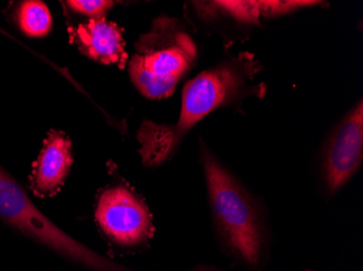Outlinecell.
I'll return each mask as SVG.
<instances>
[{
  "label": "cell",
  "instance_id": "9",
  "mask_svg": "<svg viewBox=\"0 0 363 271\" xmlns=\"http://www.w3.org/2000/svg\"><path fill=\"white\" fill-rule=\"evenodd\" d=\"M14 19L20 30L28 38H45L52 30V14L46 4L40 0L21 1L14 12Z\"/></svg>",
  "mask_w": 363,
  "mask_h": 271
},
{
  "label": "cell",
  "instance_id": "10",
  "mask_svg": "<svg viewBox=\"0 0 363 271\" xmlns=\"http://www.w3.org/2000/svg\"><path fill=\"white\" fill-rule=\"evenodd\" d=\"M67 6L77 13L87 16L91 19H105L106 14L114 6L109 0H70Z\"/></svg>",
  "mask_w": 363,
  "mask_h": 271
},
{
  "label": "cell",
  "instance_id": "2",
  "mask_svg": "<svg viewBox=\"0 0 363 271\" xmlns=\"http://www.w3.org/2000/svg\"><path fill=\"white\" fill-rule=\"evenodd\" d=\"M260 69L252 54H240L186 83L182 96L181 113L174 124L145 121L140 126L138 140L143 164L156 167L167 162L185 134L208 114L245 96L261 93V85L252 87L248 83Z\"/></svg>",
  "mask_w": 363,
  "mask_h": 271
},
{
  "label": "cell",
  "instance_id": "4",
  "mask_svg": "<svg viewBox=\"0 0 363 271\" xmlns=\"http://www.w3.org/2000/svg\"><path fill=\"white\" fill-rule=\"evenodd\" d=\"M0 218L12 227L61 255L96 271H132L86 246L59 229L33 203L21 185L0 167Z\"/></svg>",
  "mask_w": 363,
  "mask_h": 271
},
{
  "label": "cell",
  "instance_id": "1",
  "mask_svg": "<svg viewBox=\"0 0 363 271\" xmlns=\"http://www.w3.org/2000/svg\"><path fill=\"white\" fill-rule=\"evenodd\" d=\"M201 158L220 250L245 271H267L271 236L262 205L207 146Z\"/></svg>",
  "mask_w": 363,
  "mask_h": 271
},
{
  "label": "cell",
  "instance_id": "7",
  "mask_svg": "<svg viewBox=\"0 0 363 271\" xmlns=\"http://www.w3.org/2000/svg\"><path fill=\"white\" fill-rule=\"evenodd\" d=\"M71 44L96 62L124 67L128 54L121 28L105 19H89L77 28H69Z\"/></svg>",
  "mask_w": 363,
  "mask_h": 271
},
{
  "label": "cell",
  "instance_id": "3",
  "mask_svg": "<svg viewBox=\"0 0 363 271\" xmlns=\"http://www.w3.org/2000/svg\"><path fill=\"white\" fill-rule=\"evenodd\" d=\"M135 47L130 62V79L150 99L172 95L197 58L193 38L177 20L169 18L155 20L150 32L140 36Z\"/></svg>",
  "mask_w": 363,
  "mask_h": 271
},
{
  "label": "cell",
  "instance_id": "6",
  "mask_svg": "<svg viewBox=\"0 0 363 271\" xmlns=\"http://www.w3.org/2000/svg\"><path fill=\"white\" fill-rule=\"evenodd\" d=\"M363 161L362 100L336 127L320 164L323 192L334 197L357 174Z\"/></svg>",
  "mask_w": 363,
  "mask_h": 271
},
{
  "label": "cell",
  "instance_id": "5",
  "mask_svg": "<svg viewBox=\"0 0 363 271\" xmlns=\"http://www.w3.org/2000/svg\"><path fill=\"white\" fill-rule=\"evenodd\" d=\"M96 221L113 243L135 248L150 241L154 224L150 209L128 187L113 185L98 197Z\"/></svg>",
  "mask_w": 363,
  "mask_h": 271
},
{
  "label": "cell",
  "instance_id": "11",
  "mask_svg": "<svg viewBox=\"0 0 363 271\" xmlns=\"http://www.w3.org/2000/svg\"><path fill=\"white\" fill-rule=\"evenodd\" d=\"M301 271H317L315 269H303V270Z\"/></svg>",
  "mask_w": 363,
  "mask_h": 271
},
{
  "label": "cell",
  "instance_id": "8",
  "mask_svg": "<svg viewBox=\"0 0 363 271\" xmlns=\"http://www.w3.org/2000/svg\"><path fill=\"white\" fill-rule=\"evenodd\" d=\"M72 144L65 132L52 130L44 142L32 175V190L38 197L59 192L72 166Z\"/></svg>",
  "mask_w": 363,
  "mask_h": 271
}]
</instances>
